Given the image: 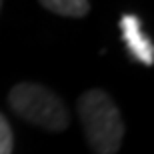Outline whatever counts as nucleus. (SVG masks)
<instances>
[{"mask_svg":"<svg viewBox=\"0 0 154 154\" xmlns=\"http://www.w3.org/2000/svg\"><path fill=\"white\" fill-rule=\"evenodd\" d=\"M78 112L90 148L96 154H116L124 136V122L104 90H88L78 98Z\"/></svg>","mask_w":154,"mask_h":154,"instance_id":"nucleus-1","label":"nucleus"},{"mask_svg":"<svg viewBox=\"0 0 154 154\" xmlns=\"http://www.w3.org/2000/svg\"><path fill=\"white\" fill-rule=\"evenodd\" d=\"M8 100L16 114L36 126H42L44 130L60 132L68 126L70 118L62 100L44 86L34 82H20L10 90Z\"/></svg>","mask_w":154,"mask_h":154,"instance_id":"nucleus-2","label":"nucleus"},{"mask_svg":"<svg viewBox=\"0 0 154 154\" xmlns=\"http://www.w3.org/2000/svg\"><path fill=\"white\" fill-rule=\"evenodd\" d=\"M120 32L124 38V44L132 56L140 64L152 66L154 64V46L152 40L142 30V20L134 14H124L120 18Z\"/></svg>","mask_w":154,"mask_h":154,"instance_id":"nucleus-3","label":"nucleus"},{"mask_svg":"<svg viewBox=\"0 0 154 154\" xmlns=\"http://www.w3.org/2000/svg\"><path fill=\"white\" fill-rule=\"evenodd\" d=\"M40 4L54 14L70 18H82L90 10L88 0H40Z\"/></svg>","mask_w":154,"mask_h":154,"instance_id":"nucleus-4","label":"nucleus"},{"mask_svg":"<svg viewBox=\"0 0 154 154\" xmlns=\"http://www.w3.org/2000/svg\"><path fill=\"white\" fill-rule=\"evenodd\" d=\"M0 154H12V130L2 114H0Z\"/></svg>","mask_w":154,"mask_h":154,"instance_id":"nucleus-5","label":"nucleus"},{"mask_svg":"<svg viewBox=\"0 0 154 154\" xmlns=\"http://www.w3.org/2000/svg\"><path fill=\"white\" fill-rule=\"evenodd\" d=\"M0 8H2V0H0Z\"/></svg>","mask_w":154,"mask_h":154,"instance_id":"nucleus-6","label":"nucleus"}]
</instances>
